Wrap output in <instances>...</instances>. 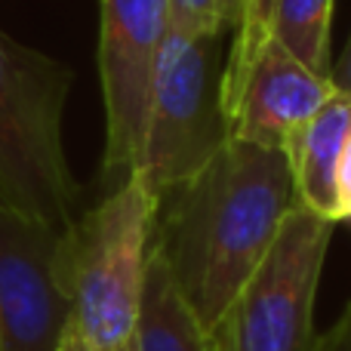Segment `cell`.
Masks as SVG:
<instances>
[{
	"instance_id": "6da1fadb",
	"label": "cell",
	"mask_w": 351,
	"mask_h": 351,
	"mask_svg": "<svg viewBox=\"0 0 351 351\" xmlns=\"http://www.w3.org/2000/svg\"><path fill=\"white\" fill-rule=\"evenodd\" d=\"M296 204L287 158L228 139L185 182L158 194L148 256L206 336L268 253Z\"/></svg>"
},
{
	"instance_id": "7a4b0ae2",
	"label": "cell",
	"mask_w": 351,
	"mask_h": 351,
	"mask_svg": "<svg viewBox=\"0 0 351 351\" xmlns=\"http://www.w3.org/2000/svg\"><path fill=\"white\" fill-rule=\"evenodd\" d=\"M154 204L158 197L148 182L130 173L59 234V284L71 305V324L93 351H117L133 339Z\"/></svg>"
},
{
	"instance_id": "3957f363",
	"label": "cell",
	"mask_w": 351,
	"mask_h": 351,
	"mask_svg": "<svg viewBox=\"0 0 351 351\" xmlns=\"http://www.w3.org/2000/svg\"><path fill=\"white\" fill-rule=\"evenodd\" d=\"M74 71L0 31V210L49 228L80 213L62 139Z\"/></svg>"
},
{
	"instance_id": "277c9868",
	"label": "cell",
	"mask_w": 351,
	"mask_h": 351,
	"mask_svg": "<svg viewBox=\"0 0 351 351\" xmlns=\"http://www.w3.org/2000/svg\"><path fill=\"white\" fill-rule=\"evenodd\" d=\"M167 31L148 90L136 170L158 197L194 176L231 139L222 111V43Z\"/></svg>"
},
{
	"instance_id": "5b68a950",
	"label": "cell",
	"mask_w": 351,
	"mask_h": 351,
	"mask_svg": "<svg viewBox=\"0 0 351 351\" xmlns=\"http://www.w3.org/2000/svg\"><path fill=\"white\" fill-rule=\"evenodd\" d=\"M333 225L293 204L268 253L210 333L213 346L219 351H315V296Z\"/></svg>"
},
{
	"instance_id": "8992f818",
	"label": "cell",
	"mask_w": 351,
	"mask_h": 351,
	"mask_svg": "<svg viewBox=\"0 0 351 351\" xmlns=\"http://www.w3.org/2000/svg\"><path fill=\"white\" fill-rule=\"evenodd\" d=\"M167 0H99V80L105 102L102 173L121 182L136 170L148 90L167 37Z\"/></svg>"
},
{
	"instance_id": "52a82bcc",
	"label": "cell",
	"mask_w": 351,
	"mask_h": 351,
	"mask_svg": "<svg viewBox=\"0 0 351 351\" xmlns=\"http://www.w3.org/2000/svg\"><path fill=\"white\" fill-rule=\"evenodd\" d=\"M59 228L0 210V346L59 351L71 305L56 271Z\"/></svg>"
},
{
	"instance_id": "ba28073f",
	"label": "cell",
	"mask_w": 351,
	"mask_h": 351,
	"mask_svg": "<svg viewBox=\"0 0 351 351\" xmlns=\"http://www.w3.org/2000/svg\"><path fill=\"white\" fill-rule=\"evenodd\" d=\"M333 93V80L315 74L274 40H268L234 99L228 133L231 139L280 152L287 139L305 127Z\"/></svg>"
},
{
	"instance_id": "9c48e42d",
	"label": "cell",
	"mask_w": 351,
	"mask_h": 351,
	"mask_svg": "<svg viewBox=\"0 0 351 351\" xmlns=\"http://www.w3.org/2000/svg\"><path fill=\"white\" fill-rule=\"evenodd\" d=\"M351 136V93L336 90L321 105L305 127L287 139L280 154L287 158L293 176L296 204L317 216L339 222V197H336V173H339L342 148Z\"/></svg>"
},
{
	"instance_id": "30bf717a",
	"label": "cell",
	"mask_w": 351,
	"mask_h": 351,
	"mask_svg": "<svg viewBox=\"0 0 351 351\" xmlns=\"http://www.w3.org/2000/svg\"><path fill=\"white\" fill-rule=\"evenodd\" d=\"M133 346L136 351H210V336L200 330L185 302L176 296L164 268L152 256L145 268Z\"/></svg>"
},
{
	"instance_id": "8fae6325",
	"label": "cell",
	"mask_w": 351,
	"mask_h": 351,
	"mask_svg": "<svg viewBox=\"0 0 351 351\" xmlns=\"http://www.w3.org/2000/svg\"><path fill=\"white\" fill-rule=\"evenodd\" d=\"M330 22L333 0H274L268 40L315 74L330 77Z\"/></svg>"
},
{
	"instance_id": "7c38bea8",
	"label": "cell",
	"mask_w": 351,
	"mask_h": 351,
	"mask_svg": "<svg viewBox=\"0 0 351 351\" xmlns=\"http://www.w3.org/2000/svg\"><path fill=\"white\" fill-rule=\"evenodd\" d=\"M271 10L274 0H234V19H231V53L222 68V111L228 121L234 99L253 68L256 56L268 43V28H271Z\"/></svg>"
},
{
	"instance_id": "4fadbf2b",
	"label": "cell",
	"mask_w": 351,
	"mask_h": 351,
	"mask_svg": "<svg viewBox=\"0 0 351 351\" xmlns=\"http://www.w3.org/2000/svg\"><path fill=\"white\" fill-rule=\"evenodd\" d=\"M167 28L185 37H216L231 28L228 0H167Z\"/></svg>"
},
{
	"instance_id": "5bb4252c",
	"label": "cell",
	"mask_w": 351,
	"mask_h": 351,
	"mask_svg": "<svg viewBox=\"0 0 351 351\" xmlns=\"http://www.w3.org/2000/svg\"><path fill=\"white\" fill-rule=\"evenodd\" d=\"M315 351H351V302L342 308L339 321L317 336Z\"/></svg>"
},
{
	"instance_id": "9a60e30c",
	"label": "cell",
	"mask_w": 351,
	"mask_h": 351,
	"mask_svg": "<svg viewBox=\"0 0 351 351\" xmlns=\"http://www.w3.org/2000/svg\"><path fill=\"white\" fill-rule=\"evenodd\" d=\"M336 197H339V222L351 219V136L342 148L339 173H336Z\"/></svg>"
},
{
	"instance_id": "2e32d148",
	"label": "cell",
	"mask_w": 351,
	"mask_h": 351,
	"mask_svg": "<svg viewBox=\"0 0 351 351\" xmlns=\"http://www.w3.org/2000/svg\"><path fill=\"white\" fill-rule=\"evenodd\" d=\"M330 80H333V86H336V90L351 93V37H348L346 49H342L339 62H336V65L330 68Z\"/></svg>"
},
{
	"instance_id": "e0dca14e",
	"label": "cell",
	"mask_w": 351,
	"mask_h": 351,
	"mask_svg": "<svg viewBox=\"0 0 351 351\" xmlns=\"http://www.w3.org/2000/svg\"><path fill=\"white\" fill-rule=\"evenodd\" d=\"M59 351H93V348L86 346V339L80 336V330L74 327V324H68L65 336H62V342H59Z\"/></svg>"
},
{
	"instance_id": "ac0fdd59",
	"label": "cell",
	"mask_w": 351,
	"mask_h": 351,
	"mask_svg": "<svg viewBox=\"0 0 351 351\" xmlns=\"http://www.w3.org/2000/svg\"><path fill=\"white\" fill-rule=\"evenodd\" d=\"M117 351H136V346H133V339H130V342H127V346H123V348H117Z\"/></svg>"
},
{
	"instance_id": "d6986e66",
	"label": "cell",
	"mask_w": 351,
	"mask_h": 351,
	"mask_svg": "<svg viewBox=\"0 0 351 351\" xmlns=\"http://www.w3.org/2000/svg\"><path fill=\"white\" fill-rule=\"evenodd\" d=\"M228 10H231V19H234V0H228Z\"/></svg>"
},
{
	"instance_id": "ffe728a7",
	"label": "cell",
	"mask_w": 351,
	"mask_h": 351,
	"mask_svg": "<svg viewBox=\"0 0 351 351\" xmlns=\"http://www.w3.org/2000/svg\"><path fill=\"white\" fill-rule=\"evenodd\" d=\"M210 351H219V348H216V346H213V342H210Z\"/></svg>"
},
{
	"instance_id": "44dd1931",
	"label": "cell",
	"mask_w": 351,
	"mask_h": 351,
	"mask_svg": "<svg viewBox=\"0 0 351 351\" xmlns=\"http://www.w3.org/2000/svg\"><path fill=\"white\" fill-rule=\"evenodd\" d=\"M0 351H3V346H0Z\"/></svg>"
}]
</instances>
